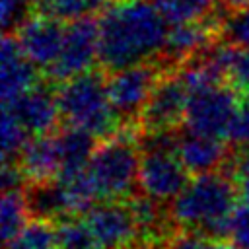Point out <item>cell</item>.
<instances>
[{"mask_svg":"<svg viewBox=\"0 0 249 249\" xmlns=\"http://www.w3.org/2000/svg\"><path fill=\"white\" fill-rule=\"evenodd\" d=\"M165 70L167 68L156 58L107 72L109 99L126 124H136L138 115Z\"/></svg>","mask_w":249,"mask_h":249,"instance_id":"cell-7","label":"cell"},{"mask_svg":"<svg viewBox=\"0 0 249 249\" xmlns=\"http://www.w3.org/2000/svg\"><path fill=\"white\" fill-rule=\"evenodd\" d=\"M35 0H0V21L4 33H16L18 27L31 18Z\"/></svg>","mask_w":249,"mask_h":249,"instance_id":"cell-24","label":"cell"},{"mask_svg":"<svg viewBox=\"0 0 249 249\" xmlns=\"http://www.w3.org/2000/svg\"><path fill=\"white\" fill-rule=\"evenodd\" d=\"M222 39L231 45L249 49V8L230 12L224 18Z\"/></svg>","mask_w":249,"mask_h":249,"instance_id":"cell-25","label":"cell"},{"mask_svg":"<svg viewBox=\"0 0 249 249\" xmlns=\"http://www.w3.org/2000/svg\"><path fill=\"white\" fill-rule=\"evenodd\" d=\"M224 167L233 177L243 200H249V144L237 146Z\"/></svg>","mask_w":249,"mask_h":249,"instance_id":"cell-26","label":"cell"},{"mask_svg":"<svg viewBox=\"0 0 249 249\" xmlns=\"http://www.w3.org/2000/svg\"><path fill=\"white\" fill-rule=\"evenodd\" d=\"M243 95L230 82H218L191 93L183 126L193 132L226 138ZM228 140V138H226Z\"/></svg>","mask_w":249,"mask_h":249,"instance_id":"cell-6","label":"cell"},{"mask_svg":"<svg viewBox=\"0 0 249 249\" xmlns=\"http://www.w3.org/2000/svg\"><path fill=\"white\" fill-rule=\"evenodd\" d=\"M18 165L27 181V185L51 181L60 175V146L56 130L31 136L18 156Z\"/></svg>","mask_w":249,"mask_h":249,"instance_id":"cell-16","label":"cell"},{"mask_svg":"<svg viewBox=\"0 0 249 249\" xmlns=\"http://www.w3.org/2000/svg\"><path fill=\"white\" fill-rule=\"evenodd\" d=\"M161 14L169 23H183L193 19H202L216 14L222 0H156Z\"/></svg>","mask_w":249,"mask_h":249,"instance_id":"cell-21","label":"cell"},{"mask_svg":"<svg viewBox=\"0 0 249 249\" xmlns=\"http://www.w3.org/2000/svg\"><path fill=\"white\" fill-rule=\"evenodd\" d=\"M224 18L226 16H220L216 12L202 19L173 23V27L167 31V39L158 60L165 68H175L200 56L212 45L222 41Z\"/></svg>","mask_w":249,"mask_h":249,"instance_id":"cell-10","label":"cell"},{"mask_svg":"<svg viewBox=\"0 0 249 249\" xmlns=\"http://www.w3.org/2000/svg\"><path fill=\"white\" fill-rule=\"evenodd\" d=\"M41 78L37 66L25 56L14 33H4L0 47V91L2 101L14 99L16 95L27 91Z\"/></svg>","mask_w":249,"mask_h":249,"instance_id":"cell-15","label":"cell"},{"mask_svg":"<svg viewBox=\"0 0 249 249\" xmlns=\"http://www.w3.org/2000/svg\"><path fill=\"white\" fill-rule=\"evenodd\" d=\"M27 216H31V212L27 206L25 189L4 191L0 200V231L4 243L12 241L23 230V226L29 222Z\"/></svg>","mask_w":249,"mask_h":249,"instance_id":"cell-18","label":"cell"},{"mask_svg":"<svg viewBox=\"0 0 249 249\" xmlns=\"http://www.w3.org/2000/svg\"><path fill=\"white\" fill-rule=\"evenodd\" d=\"M177 154L189 173L202 175L224 167L231 156V150L226 138L193 132L181 126L177 130Z\"/></svg>","mask_w":249,"mask_h":249,"instance_id":"cell-14","label":"cell"},{"mask_svg":"<svg viewBox=\"0 0 249 249\" xmlns=\"http://www.w3.org/2000/svg\"><path fill=\"white\" fill-rule=\"evenodd\" d=\"M49 84L41 80L39 84L16 95L14 99L2 101V109L10 111L31 136L53 132L58 128V121H62L58 111L56 91L51 89Z\"/></svg>","mask_w":249,"mask_h":249,"instance_id":"cell-12","label":"cell"},{"mask_svg":"<svg viewBox=\"0 0 249 249\" xmlns=\"http://www.w3.org/2000/svg\"><path fill=\"white\" fill-rule=\"evenodd\" d=\"M228 239L239 249H249V200L235 206L230 220Z\"/></svg>","mask_w":249,"mask_h":249,"instance_id":"cell-27","label":"cell"},{"mask_svg":"<svg viewBox=\"0 0 249 249\" xmlns=\"http://www.w3.org/2000/svg\"><path fill=\"white\" fill-rule=\"evenodd\" d=\"M6 249H58L56 224L49 220H29L23 230L6 243Z\"/></svg>","mask_w":249,"mask_h":249,"instance_id":"cell-20","label":"cell"},{"mask_svg":"<svg viewBox=\"0 0 249 249\" xmlns=\"http://www.w3.org/2000/svg\"><path fill=\"white\" fill-rule=\"evenodd\" d=\"M0 136H2V163L16 161L19 152L29 140V132L23 124L6 109H2V123H0Z\"/></svg>","mask_w":249,"mask_h":249,"instance_id":"cell-23","label":"cell"},{"mask_svg":"<svg viewBox=\"0 0 249 249\" xmlns=\"http://www.w3.org/2000/svg\"><path fill=\"white\" fill-rule=\"evenodd\" d=\"M56 101L64 124L80 126L99 140L128 126L109 99L107 72L103 68L88 70L62 82L56 89Z\"/></svg>","mask_w":249,"mask_h":249,"instance_id":"cell-3","label":"cell"},{"mask_svg":"<svg viewBox=\"0 0 249 249\" xmlns=\"http://www.w3.org/2000/svg\"><path fill=\"white\" fill-rule=\"evenodd\" d=\"M237 193V185L226 169L202 173L185 185L167 212L181 230L196 231L206 239H226Z\"/></svg>","mask_w":249,"mask_h":249,"instance_id":"cell-2","label":"cell"},{"mask_svg":"<svg viewBox=\"0 0 249 249\" xmlns=\"http://www.w3.org/2000/svg\"><path fill=\"white\" fill-rule=\"evenodd\" d=\"M191 89L179 68H167L136 119L138 132H165L183 126Z\"/></svg>","mask_w":249,"mask_h":249,"instance_id":"cell-8","label":"cell"},{"mask_svg":"<svg viewBox=\"0 0 249 249\" xmlns=\"http://www.w3.org/2000/svg\"><path fill=\"white\" fill-rule=\"evenodd\" d=\"M204 249H239V247H235L231 241L226 243L224 239H206Z\"/></svg>","mask_w":249,"mask_h":249,"instance_id":"cell-31","label":"cell"},{"mask_svg":"<svg viewBox=\"0 0 249 249\" xmlns=\"http://www.w3.org/2000/svg\"><path fill=\"white\" fill-rule=\"evenodd\" d=\"M177 130L138 132V189L161 204L171 202L189 183V171L177 154Z\"/></svg>","mask_w":249,"mask_h":249,"instance_id":"cell-5","label":"cell"},{"mask_svg":"<svg viewBox=\"0 0 249 249\" xmlns=\"http://www.w3.org/2000/svg\"><path fill=\"white\" fill-rule=\"evenodd\" d=\"M58 146H60V175H70L84 171L88 161L95 150V136L80 126L64 124V128H56Z\"/></svg>","mask_w":249,"mask_h":249,"instance_id":"cell-17","label":"cell"},{"mask_svg":"<svg viewBox=\"0 0 249 249\" xmlns=\"http://www.w3.org/2000/svg\"><path fill=\"white\" fill-rule=\"evenodd\" d=\"M66 25L60 19L45 14H35L27 18L14 33L25 56L37 66L49 70L58 58L64 43Z\"/></svg>","mask_w":249,"mask_h":249,"instance_id":"cell-13","label":"cell"},{"mask_svg":"<svg viewBox=\"0 0 249 249\" xmlns=\"http://www.w3.org/2000/svg\"><path fill=\"white\" fill-rule=\"evenodd\" d=\"M109 0H35L37 14L53 16L60 21H72L80 18H93L103 12Z\"/></svg>","mask_w":249,"mask_h":249,"instance_id":"cell-19","label":"cell"},{"mask_svg":"<svg viewBox=\"0 0 249 249\" xmlns=\"http://www.w3.org/2000/svg\"><path fill=\"white\" fill-rule=\"evenodd\" d=\"M206 237L196 233V231H187L183 230V233L173 235L163 249H204Z\"/></svg>","mask_w":249,"mask_h":249,"instance_id":"cell-29","label":"cell"},{"mask_svg":"<svg viewBox=\"0 0 249 249\" xmlns=\"http://www.w3.org/2000/svg\"><path fill=\"white\" fill-rule=\"evenodd\" d=\"M58 249H99L84 216H70L56 222Z\"/></svg>","mask_w":249,"mask_h":249,"instance_id":"cell-22","label":"cell"},{"mask_svg":"<svg viewBox=\"0 0 249 249\" xmlns=\"http://www.w3.org/2000/svg\"><path fill=\"white\" fill-rule=\"evenodd\" d=\"M222 6L228 12H237V10L249 8V0H222Z\"/></svg>","mask_w":249,"mask_h":249,"instance_id":"cell-30","label":"cell"},{"mask_svg":"<svg viewBox=\"0 0 249 249\" xmlns=\"http://www.w3.org/2000/svg\"><path fill=\"white\" fill-rule=\"evenodd\" d=\"M99 56V25L93 18L72 19L66 25L64 43L58 58L47 70V80L62 84L78 74L91 70Z\"/></svg>","mask_w":249,"mask_h":249,"instance_id":"cell-9","label":"cell"},{"mask_svg":"<svg viewBox=\"0 0 249 249\" xmlns=\"http://www.w3.org/2000/svg\"><path fill=\"white\" fill-rule=\"evenodd\" d=\"M140 169V140L136 124L103 138L95 146L86 173L97 200H128L136 195Z\"/></svg>","mask_w":249,"mask_h":249,"instance_id":"cell-4","label":"cell"},{"mask_svg":"<svg viewBox=\"0 0 249 249\" xmlns=\"http://www.w3.org/2000/svg\"><path fill=\"white\" fill-rule=\"evenodd\" d=\"M167 19L158 2L117 0L109 4L99 25V64L105 72L156 60L167 39Z\"/></svg>","mask_w":249,"mask_h":249,"instance_id":"cell-1","label":"cell"},{"mask_svg":"<svg viewBox=\"0 0 249 249\" xmlns=\"http://www.w3.org/2000/svg\"><path fill=\"white\" fill-rule=\"evenodd\" d=\"M99 249H136L138 226L126 200H101L84 212Z\"/></svg>","mask_w":249,"mask_h":249,"instance_id":"cell-11","label":"cell"},{"mask_svg":"<svg viewBox=\"0 0 249 249\" xmlns=\"http://www.w3.org/2000/svg\"><path fill=\"white\" fill-rule=\"evenodd\" d=\"M226 138L235 148L243 146V144H249V99L241 101L237 113L233 115V119L230 123Z\"/></svg>","mask_w":249,"mask_h":249,"instance_id":"cell-28","label":"cell"}]
</instances>
